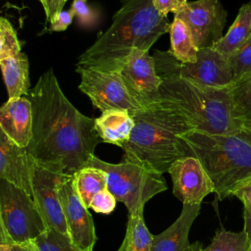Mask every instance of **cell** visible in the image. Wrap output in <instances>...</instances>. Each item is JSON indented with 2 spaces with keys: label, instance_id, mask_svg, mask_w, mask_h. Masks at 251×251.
Listing matches in <instances>:
<instances>
[{
  "label": "cell",
  "instance_id": "1",
  "mask_svg": "<svg viewBox=\"0 0 251 251\" xmlns=\"http://www.w3.org/2000/svg\"><path fill=\"white\" fill-rule=\"evenodd\" d=\"M32 137L26 147L41 167L74 176L86 167L103 142L95 119L80 113L66 97L52 69L40 75L29 92Z\"/></svg>",
  "mask_w": 251,
  "mask_h": 251
},
{
  "label": "cell",
  "instance_id": "2",
  "mask_svg": "<svg viewBox=\"0 0 251 251\" xmlns=\"http://www.w3.org/2000/svg\"><path fill=\"white\" fill-rule=\"evenodd\" d=\"M170 26L153 0H125L108 29L78 56L76 69L120 73L134 49L148 52Z\"/></svg>",
  "mask_w": 251,
  "mask_h": 251
},
{
  "label": "cell",
  "instance_id": "3",
  "mask_svg": "<svg viewBox=\"0 0 251 251\" xmlns=\"http://www.w3.org/2000/svg\"><path fill=\"white\" fill-rule=\"evenodd\" d=\"M134 127L123 147V160L163 175L190 155L182 135L194 127L177 110L157 103L132 114Z\"/></svg>",
  "mask_w": 251,
  "mask_h": 251
},
{
  "label": "cell",
  "instance_id": "4",
  "mask_svg": "<svg viewBox=\"0 0 251 251\" xmlns=\"http://www.w3.org/2000/svg\"><path fill=\"white\" fill-rule=\"evenodd\" d=\"M159 102L177 110L194 130L235 134L242 130L232 116L230 87H211L177 76H163Z\"/></svg>",
  "mask_w": 251,
  "mask_h": 251
},
{
  "label": "cell",
  "instance_id": "5",
  "mask_svg": "<svg viewBox=\"0 0 251 251\" xmlns=\"http://www.w3.org/2000/svg\"><path fill=\"white\" fill-rule=\"evenodd\" d=\"M190 155L206 170L219 200H224L251 180V133L208 134L190 130L182 135Z\"/></svg>",
  "mask_w": 251,
  "mask_h": 251
},
{
  "label": "cell",
  "instance_id": "6",
  "mask_svg": "<svg viewBox=\"0 0 251 251\" xmlns=\"http://www.w3.org/2000/svg\"><path fill=\"white\" fill-rule=\"evenodd\" d=\"M87 166L101 169L106 173L107 189L117 201L126 205L128 216L143 214L146 202L168 188L162 175L125 160L113 164L94 155Z\"/></svg>",
  "mask_w": 251,
  "mask_h": 251
},
{
  "label": "cell",
  "instance_id": "7",
  "mask_svg": "<svg viewBox=\"0 0 251 251\" xmlns=\"http://www.w3.org/2000/svg\"><path fill=\"white\" fill-rule=\"evenodd\" d=\"M47 228L33 198L0 178V242L29 243Z\"/></svg>",
  "mask_w": 251,
  "mask_h": 251
},
{
  "label": "cell",
  "instance_id": "8",
  "mask_svg": "<svg viewBox=\"0 0 251 251\" xmlns=\"http://www.w3.org/2000/svg\"><path fill=\"white\" fill-rule=\"evenodd\" d=\"M153 57L158 75L163 76L177 75L211 87H230L233 76L227 59L213 48L198 50L197 61L181 63L169 51L157 50Z\"/></svg>",
  "mask_w": 251,
  "mask_h": 251
},
{
  "label": "cell",
  "instance_id": "9",
  "mask_svg": "<svg viewBox=\"0 0 251 251\" xmlns=\"http://www.w3.org/2000/svg\"><path fill=\"white\" fill-rule=\"evenodd\" d=\"M80 75L78 88L86 94L92 105L101 112L125 110L131 115L141 109L129 94L121 73H106L95 69H76Z\"/></svg>",
  "mask_w": 251,
  "mask_h": 251
},
{
  "label": "cell",
  "instance_id": "10",
  "mask_svg": "<svg viewBox=\"0 0 251 251\" xmlns=\"http://www.w3.org/2000/svg\"><path fill=\"white\" fill-rule=\"evenodd\" d=\"M175 17L188 26L198 49L212 48L224 35L227 13L219 0L187 2Z\"/></svg>",
  "mask_w": 251,
  "mask_h": 251
},
{
  "label": "cell",
  "instance_id": "11",
  "mask_svg": "<svg viewBox=\"0 0 251 251\" xmlns=\"http://www.w3.org/2000/svg\"><path fill=\"white\" fill-rule=\"evenodd\" d=\"M120 73L129 94L140 106L146 108L159 103L162 78L154 57L147 51L134 49Z\"/></svg>",
  "mask_w": 251,
  "mask_h": 251
},
{
  "label": "cell",
  "instance_id": "12",
  "mask_svg": "<svg viewBox=\"0 0 251 251\" xmlns=\"http://www.w3.org/2000/svg\"><path fill=\"white\" fill-rule=\"evenodd\" d=\"M68 177L70 176L41 167L35 161L33 163L31 178L32 198L47 227L69 234L59 195V186Z\"/></svg>",
  "mask_w": 251,
  "mask_h": 251
},
{
  "label": "cell",
  "instance_id": "13",
  "mask_svg": "<svg viewBox=\"0 0 251 251\" xmlns=\"http://www.w3.org/2000/svg\"><path fill=\"white\" fill-rule=\"evenodd\" d=\"M59 195L73 242L81 251H93L97 240L94 222L75 190L74 176L68 177L60 184Z\"/></svg>",
  "mask_w": 251,
  "mask_h": 251
},
{
  "label": "cell",
  "instance_id": "14",
  "mask_svg": "<svg viewBox=\"0 0 251 251\" xmlns=\"http://www.w3.org/2000/svg\"><path fill=\"white\" fill-rule=\"evenodd\" d=\"M168 173L173 181L174 195L182 204H201L206 196L215 192L212 179L194 156L177 160Z\"/></svg>",
  "mask_w": 251,
  "mask_h": 251
},
{
  "label": "cell",
  "instance_id": "15",
  "mask_svg": "<svg viewBox=\"0 0 251 251\" xmlns=\"http://www.w3.org/2000/svg\"><path fill=\"white\" fill-rule=\"evenodd\" d=\"M34 160L26 148L19 146L0 129V178L25 190L32 197Z\"/></svg>",
  "mask_w": 251,
  "mask_h": 251
},
{
  "label": "cell",
  "instance_id": "16",
  "mask_svg": "<svg viewBox=\"0 0 251 251\" xmlns=\"http://www.w3.org/2000/svg\"><path fill=\"white\" fill-rule=\"evenodd\" d=\"M32 108L25 96L8 99L0 109V129L19 146L26 148L32 137Z\"/></svg>",
  "mask_w": 251,
  "mask_h": 251
},
{
  "label": "cell",
  "instance_id": "17",
  "mask_svg": "<svg viewBox=\"0 0 251 251\" xmlns=\"http://www.w3.org/2000/svg\"><path fill=\"white\" fill-rule=\"evenodd\" d=\"M201 204H182L178 218L163 232L153 235L152 251H184L189 245V231L198 217Z\"/></svg>",
  "mask_w": 251,
  "mask_h": 251
},
{
  "label": "cell",
  "instance_id": "18",
  "mask_svg": "<svg viewBox=\"0 0 251 251\" xmlns=\"http://www.w3.org/2000/svg\"><path fill=\"white\" fill-rule=\"evenodd\" d=\"M95 127L103 142L123 148L131 135L134 120L128 111L107 110L95 119Z\"/></svg>",
  "mask_w": 251,
  "mask_h": 251
},
{
  "label": "cell",
  "instance_id": "19",
  "mask_svg": "<svg viewBox=\"0 0 251 251\" xmlns=\"http://www.w3.org/2000/svg\"><path fill=\"white\" fill-rule=\"evenodd\" d=\"M8 99L23 97L28 94L29 73L28 59L23 52L17 56L0 60Z\"/></svg>",
  "mask_w": 251,
  "mask_h": 251
},
{
  "label": "cell",
  "instance_id": "20",
  "mask_svg": "<svg viewBox=\"0 0 251 251\" xmlns=\"http://www.w3.org/2000/svg\"><path fill=\"white\" fill-rule=\"evenodd\" d=\"M251 34V2L243 4L227 32L212 47L222 56L228 58L238 50Z\"/></svg>",
  "mask_w": 251,
  "mask_h": 251
},
{
  "label": "cell",
  "instance_id": "21",
  "mask_svg": "<svg viewBox=\"0 0 251 251\" xmlns=\"http://www.w3.org/2000/svg\"><path fill=\"white\" fill-rule=\"evenodd\" d=\"M169 32L171 48L168 51L181 63L196 62L199 49L196 47L186 24L175 17Z\"/></svg>",
  "mask_w": 251,
  "mask_h": 251
},
{
  "label": "cell",
  "instance_id": "22",
  "mask_svg": "<svg viewBox=\"0 0 251 251\" xmlns=\"http://www.w3.org/2000/svg\"><path fill=\"white\" fill-rule=\"evenodd\" d=\"M230 94L235 123L242 129H251V73L233 81Z\"/></svg>",
  "mask_w": 251,
  "mask_h": 251
},
{
  "label": "cell",
  "instance_id": "23",
  "mask_svg": "<svg viewBox=\"0 0 251 251\" xmlns=\"http://www.w3.org/2000/svg\"><path fill=\"white\" fill-rule=\"evenodd\" d=\"M74 183L80 200L89 208L92 198L107 188V175L101 169L87 166L74 176Z\"/></svg>",
  "mask_w": 251,
  "mask_h": 251
},
{
  "label": "cell",
  "instance_id": "24",
  "mask_svg": "<svg viewBox=\"0 0 251 251\" xmlns=\"http://www.w3.org/2000/svg\"><path fill=\"white\" fill-rule=\"evenodd\" d=\"M153 234L148 230L143 214L128 216L124 241L118 251H152Z\"/></svg>",
  "mask_w": 251,
  "mask_h": 251
},
{
  "label": "cell",
  "instance_id": "25",
  "mask_svg": "<svg viewBox=\"0 0 251 251\" xmlns=\"http://www.w3.org/2000/svg\"><path fill=\"white\" fill-rule=\"evenodd\" d=\"M249 249L250 244L244 230L234 232L221 228L202 251H249Z\"/></svg>",
  "mask_w": 251,
  "mask_h": 251
},
{
  "label": "cell",
  "instance_id": "26",
  "mask_svg": "<svg viewBox=\"0 0 251 251\" xmlns=\"http://www.w3.org/2000/svg\"><path fill=\"white\" fill-rule=\"evenodd\" d=\"M37 251H81L68 233L47 228L32 241Z\"/></svg>",
  "mask_w": 251,
  "mask_h": 251
},
{
  "label": "cell",
  "instance_id": "27",
  "mask_svg": "<svg viewBox=\"0 0 251 251\" xmlns=\"http://www.w3.org/2000/svg\"><path fill=\"white\" fill-rule=\"evenodd\" d=\"M22 44L12 24L4 17L0 19V60L17 56Z\"/></svg>",
  "mask_w": 251,
  "mask_h": 251
},
{
  "label": "cell",
  "instance_id": "28",
  "mask_svg": "<svg viewBox=\"0 0 251 251\" xmlns=\"http://www.w3.org/2000/svg\"><path fill=\"white\" fill-rule=\"evenodd\" d=\"M227 61L233 76V81L251 73V34Z\"/></svg>",
  "mask_w": 251,
  "mask_h": 251
},
{
  "label": "cell",
  "instance_id": "29",
  "mask_svg": "<svg viewBox=\"0 0 251 251\" xmlns=\"http://www.w3.org/2000/svg\"><path fill=\"white\" fill-rule=\"evenodd\" d=\"M70 10L74 13L77 23L82 26H91L98 20L96 11L87 4V0H74Z\"/></svg>",
  "mask_w": 251,
  "mask_h": 251
},
{
  "label": "cell",
  "instance_id": "30",
  "mask_svg": "<svg viewBox=\"0 0 251 251\" xmlns=\"http://www.w3.org/2000/svg\"><path fill=\"white\" fill-rule=\"evenodd\" d=\"M116 204H117V199L106 188L103 191L97 193L92 198L89 208H91L96 213L108 215L114 211Z\"/></svg>",
  "mask_w": 251,
  "mask_h": 251
},
{
  "label": "cell",
  "instance_id": "31",
  "mask_svg": "<svg viewBox=\"0 0 251 251\" xmlns=\"http://www.w3.org/2000/svg\"><path fill=\"white\" fill-rule=\"evenodd\" d=\"M186 3L187 0H153L154 7L163 16H168L169 13L176 15Z\"/></svg>",
  "mask_w": 251,
  "mask_h": 251
},
{
  "label": "cell",
  "instance_id": "32",
  "mask_svg": "<svg viewBox=\"0 0 251 251\" xmlns=\"http://www.w3.org/2000/svg\"><path fill=\"white\" fill-rule=\"evenodd\" d=\"M45 11L46 23H52L55 18L63 11L65 3L63 0H39Z\"/></svg>",
  "mask_w": 251,
  "mask_h": 251
},
{
  "label": "cell",
  "instance_id": "33",
  "mask_svg": "<svg viewBox=\"0 0 251 251\" xmlns=\"http://www.w3.org/2000/svg\"><path fill=\"white\" fill-rule=\"evenodd\" d=\"M75 18L74 13L69 11H62L60 14L55 18V20L50 24V30L51 31H63L68 28V26L72 24Z\"/></svg>",
  "mask_w": 251,
  "mask_h": 251
},
{
  "label": "cell",
  "instance_id": "34",
  "mask_svg": "<svg viewBox=\"0 0 251 251\" xmlns=\"http://www.w3.org/2000/svg\"><path fill=\"white\" fill-rule=\"evenodd\" d=\"M232 196L239 199L242 202L245 209L251 211V180H249L248 182L244 183L241 187H239L233 193Z\"/></svg>",
  "mask_w": 251,
  "mask_h": 251
},
{
  "label": "cell",
  "instance_id": "35",
  "mask_svg": "<svg viewBox=\"0 0 251 251\" xmlns=\"http://www.w3.org/2000/svg\"><path fill=\"white\" fill-rule=\"evenodd\" d=\"M243 220H244V228L243 230L245 231L247 235L248 242L251 246V211L248 209L243 210Z\"/></svg>",
  "mask_w": 251,
  "mask_h": 251
},
{
  "label": "cell",
  "instance_id": "36",
  "mask_svg": "<svg viewBox=\"0 0 251 251\" xmlns=\"http://www.w3.org/2000/svg\"><path fill=\"white\" fill-rule=\"evenodd\" d=\"M11 251H37L32 242L25 244H15L12 247Z\"/></svg>",
  "mask_w": 251,
  "mask_h": 251
},
{
  "label": "cell",
  "instance_id": "37",
  "mask_svg": "<svg viewBox=\"0 0 251 251\" xmlns=\"http://www.w3.org/2000/svg\"><path fill=\"white\" fill-rule=\"evenodd\" d=\"M202 243L200 241H195L193 243H190V245L184 250V251H202Z\"/></svg>",
  "mask_w": 251,
  "mask_h": 251
},
{
  "label": "cell",
  "instance_id": "38",
  "mask_svg": "<svg viewBox=\"0 0 251 251\" xmlns=\"http://www.w3.org/2000/svg\"><path fill=\"white\" fill-rule=\"evenodd\" d=\"M13 247V244L6 243V242H0V251H11Z\"/></svg>",
  "mask_w": 251,
  "mask_h": 251
},
{
  "label": "cell",
  "instance_id": "39",
  "mask_svg": "<svg viewBox=\"0 0 251 251\" xmlns=\"http://www.w3.org/2000/svg\"><path fill=\"white\" fill-rule=\"evenodd\" d=\"M245 130H247V131H249L251 133V129H245Z\"/></svg>",
  "mask_w": 251,
  "mask_h": 251
},
{
  "label": "cell",
  "instance_id": "40",
  "mask_svg": "<svg viewBox=\"0 0 251 251\" xmlns=\"http://www.w3.org/2000/svg\"><path fill=\"white\" fill-rule=\"evenodd\" d=\"M67 1H68V0H63V2H64V3H66Z\"/></svg>",
  "mask_w": 251,
  "mask_h": 251
},
{
  "label": "cell",
  "instance_id": "41",
  "mask_svg": "<svg viewBox=\"0 0 251 251\" xmlns=\"http://www.w3.org/2000/svg\"><path fill=\"white\" fill-rule=\"evenodd\" d=\"M249 251H251V246H250V249H249Z\"/></svg>",
  "mask_w": 251,
  "mask_h": 251
}]
</instances>
